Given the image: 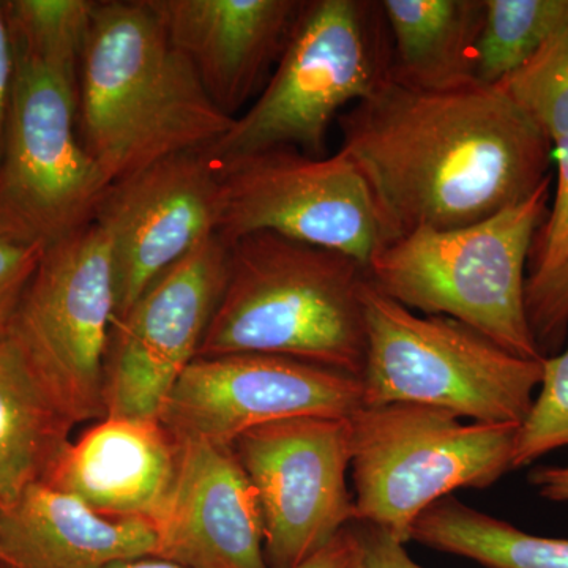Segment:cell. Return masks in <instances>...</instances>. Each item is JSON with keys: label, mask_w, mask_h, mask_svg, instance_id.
Returning <instances> with one entry per match:
<instances>
[{"label": "cell", "mask_w": 568, "mask_h": 568, "mask_svg": "<svg viewBox=\"0 0 568 568\" xmlns=\"http://www.w3.org/2000/svg\"><path fill=\"white\" fill-rule=\"evenodd\" d=\"M336 123L392 241L487 220L551 175L547 134L500 85L416 89L390 77Z\"/></svg>", "instance_id": "obj_1"}, {"label": "cell", "mask_w": 568, "mask_h": 568, "mask_svg": "<svg viewBox=\"0 0 568 568\" xmlns=\"http://www.w3.org/2000/svg\"><path fill=\"white\" fill-rule=\"evenodd\" d=\"M233 122L148 0L95 3L78 84V133L108 182L209 148Z\"/></svg>", "instance_id": "obj_2"}, {"label": "cell", "mask_w": 568, "mask_h": 568, "mask_svg": "<svg viewBox=\"0 0 568 568\" xmlns=\"http://www.w3.org/2000/svg\"><path fill=\"white\" fill-rule=\"evenodd\" d=\"M227 248L226 283L197 357L280 355L362 377L365 264L268 231Z\"/></svg>", "instance_id": "obj_3"}, {"label": "cell", "mask_w": 568, "mask_h": 568, "mask_svg": "<svg viewBox=\"0 0 568 568\" xmlns=\"http://www.w3.org/2000/svg\"><path fill=\"white\" fill-rule=\"evenodd\" d=\"M551 179L481 222L418 227L388 242L368 263L369 282L413 312L452 317L508 353L544 361L526 315V267L548 215Z\"/></svg>", "instance_id": "obj_4"}, {"label": "cell", "mask_w": 568, "mask_h": 568, "mask_svg": "<svg viewBox=\"0 0 568 568\" xmlns=\"http://www.w3.org/2000/svg\"><path fill=\"white\" fill-rule=\"evenodd\" d=\"M392 58L381 2L305 0L263 91L205 151L219 166L280 148L324 156L332 123L390 80Z\"/></svg>", "instance_id": "obj_5"}, {"label": "cell", "mask_w": 568, "mask_h": 568, "mask_svg": "<svg viewBox=\"0 0 568 568\" xmlns=\"http://www.w3.org/2000/svg\"><path fill=\"white\" fill-rule=\"evenodd\" d=\"M364 308V406L410 403L478 424L525 422L544 361L508 353L452 317L417 315L369 280Z\"/></svg>", "instance_id": "obj_6"}, {"label": "cell", "mask_w": 568, "mask_h": 568, "mask_svg": "<svg viewBox=\"0 0 568 568\" xmlns=\"http://www.w3.org/2000/svg\"><path fill=\"white\" fill-rule=\"evenodd\" d=\"M355 523L403 541L426 508L458 489H487L511 469L518 425L465 424L437 407L390 403L349 417Z\"/></svg>", "instance_id": "obj_7"}, {"label": "cell", "mask_w": 568, "mask_h": 568, "mask_svg": "<svg viewBox=\"0 0 568 568\" xmlns=\"http://www.w3.org/2000/svg\"><path fill=\"white\" fill-rule=\"evenodd\" d=\"M114 320V263L103 231L91 223L47 246L9 336L71 428L106 416L104 358Z\"/></svg>", "instance_id": "obj_8"}, {"label": "cell", "mask_w": 568, "mask_h": 568, "mask_svg": "<svg viewBox=\"0 0 568 568\" xmlns=\"http://www.w3.org/2000/svg\"><path fill=\"white\" fill-rule=\"evenodd\" d=\"M0 156V231L50 246L93 222L111 185L78 133L80 77L13 50Z\"/></svg>", "instance_id": "obj_9"}, {"label": "cell", "mask_w": 568, "mask_h": 568, "mask_svg": "<svg viewBox=\"0 0 568 568\" xmlns=\"http://www.w3.org/2000/svg\"><path fill=\"white\" fill-rule=\"evenodd\" d=\"M222 216L226 244L268 231L369 261L392 242L364 175L345 152L312 156L271 149L223 164Z\"/></svg>", "instance_id": "obj_10"}, {"label": "cell", "mask_w": 568, "mask_h": 568, "mask_svg": "<svg viewBox=\"0 0 568 568\" xmlns=\"http://www.w3.org/2000/svg\"><path fill=\"white\" fill-rule=\"evenodd\" d=\"M349 417H297L233 444L260 499L268 568H297L355 523Z\"/></svg>", "instance_id": "obj_11"}, {"label": "cell", "mask_w": 568, "mask_h": 568, "mask_svg": "<svg viewBox=\"0 0 568 568\" xmlns=\"http://www.w3.org/2000/svg\"><path fill=\"white\" fill-rule=\"evenodd\" d=\"M364 406L361 377L267 354L197 357L159 418L178 440L233 446L250 429L297 417H351Z\"/></svg>", "instance_id": "obj_12"}, {"label": "cell", "mask_w": 568, "mask_h": 568, "mask_svg": "<svg viewBox=\"0 0 568 568\" xmlns=\"http://www.w3.org/2000/svg\"><path fill=\"white\" fill-rule=\"evenodd\" d=\"M227 256L226 242L213 235L114 321L104 358L106 416L159 417L200 353L226 283Z\"/></svg>", "instance_id": "obj_13"}, {"label": "cell", "mask_w": 568, "mask_h": 568, "mask_svg": "<svg viewBox=\"0 0 568 568\" xmlns=\"http://www.w3.org/2000/svg\"><path fill=\"white\" fill-rule=\"evenodd\" d=\"M222 175L205 149L175 153L112 182L93 222L115 274V320L186 254L219 231Z\"/></svg>", "instance_id": "obj_14"}, {"label": "cell", "mask_w": 568, "mask_h": 568, "mask_svg": "<svg viewBox=\"0 0 568 568\" xmlns=\"http://www.w3.org/2000/svg\"><path fill=\"white\" fill-rule=\"evenodd\" d=\"M152 525L155 558L183 568H268L260 499L233 446L179 440L173 489Z\"/></svg>", "instance_id": "obj_15"}, {"label": "cell", "mask_w": 568, "mask_h": 568, "mask_svg": "<svg viewBox=\"0 0 568 568\" xmlns=\"http://www.w3.org/2000/svg\"><path fill=\"white\" fill-rule=\"evenodd\" d=\"M213 103L237 118L263 91L291 39L302 0H148Z\"/></svg>", "instance_id": "obj_16"}, {"label": "cell", "mask_w": 568, "mask_h": 568, "mask_svg": "<svg viewBox=\"0 0 568 568\" xmlns=\"http://www.w3.org/2000/svg\"><path fill=\"white\" fill-rule=\"evenodd\" d=\"M179 466V440L159 417L100 418L67 444L44 484L110 518L153 521Z\"/></svg>", "instance_id": "obj_17"}, {"label": "cell", "mask_w": 568, "mask_h": 568, "mask_svg": "<svg viewBox=\"0 0 568 568\" xmlns=\"http://www.w3.org/2000/svg\"><path fill=\"white\" fill-rule=\"evenodd\" d=\"M155 551L148 519L104 517L44 481L0 508V567L106 568Z\"/></svg>", "instance_id": "obj_18"}, {"label": "cell", "mask_w": 568, "mask_h": 568, "mask_svg": "<svg viewBox=\"0 0 568 568\" xmlns=\"http://www.w3.org/2000/svg\"><path fill=\"white\" fill-rule=\"evenodd\" d=\"M392 37V80L416 89L476 81L485 0H381Z\"/></svg>", "instance_id": "obj_19"}, {"label": "cell", "mask_w": 568, "mask_h": 568, "mask_svg": "<svg viewBox=\"0 0 568 568\" xmlns=\"http://www.w3.org/2000/svg\"><path fill=\"white\" fill-rule=\"evenodd\" d=\"M70 429L41 392L10 336L0 339V508L44 480L70 443Z\"/></svg>", "instance_id": "obj_20"}, {"label": "cell", "mask_w": 568, "mask_h": 568, "mask_svg": "<svg viewBox=\"0 0 568 568\" xmlns=\"http://www.w3.org/2000/svg\"><path fill=\"white\" fill-rule=\"evenodd\" d=\"M410 540L485 568H568V538L534 536L452 496L426 508Z\"/></svg>", "instance_id": "obj_21"}, {"label": "cell", "mask_w": 568, "mask_h": 568, "mask_svg": "<svg viewBox=\"0 0 568 568\" xmlns=\"http://www.w3.org/2000/svg\"><path fill=\"white\" fill-rule=\"evenodd\" d=\"M568 28V0H485L474 78L497 85Z\"/></svg>", "instance_id": "obj_22"}, {"label": "cell", "mask_w": 568, "mask_h": 568, "mask_svg": "<svg viewBox=\"0 0 568 568\" xmlns=\"http://www.w3.org/2000/svg\"><path fill=\"white\" fill-rule=\"evenodd\" d=\"M497 85L547 134L558 163L551 219L560 230L568 231V28Z\"/></svg>", "instance_id": "obj_23"}, {"label": "cell", "mask_w": 568, "mask_h": 568, "mask_svg": "<svg viewBox=\"0 0 568 568\" xmlns=\"http://www.w3.org/2000/svg\"><path fill=\"white\" fill-rule=\"evenodd\" d=\"M95 3L92 0L2 2L13 50L80 77Z\"/></svg>", "instance_id": "obj_24"}, {"label": "cell", "mask_w": 568, "mask_h": 568, "mask_svg": "<svg viewBox=\"0 0 568 568\" xmlns=\"http://www.w3.org/2000/svg\"><path fill=\"white\" fill-rule=\"evenodd\" d=\"M568 447V346L541 362L538 394L515 440L511 469Z\"/></svg>", "instance_id": "obj_25"}, {"label": "cell", "mask_w": 568, "mask_h": 568, "mask_svg": "<svg viewBox=\"0 0 568 568\" xmlns=\"http://www.w3.org/2000/svg\"><path fill=\"white\" fill-rule=\"evenodd\" d=\"M526 315L541 355L558 354L568 335V261L547 275L526 278Z\"/></svg>", "instance_id": "obj_26"}, {"label": "cell", "mask_w": 568, "mask_h": 568, "mask_svg": "<svg viewBox=\"0 0 568 568\" xmlns=\"http://www.w3.org/2000/svg\"><path fill=\"white\" fill-rule=\"evenodd\" d=\"M43 252L44 246L0 231V339L9 335L11 321Z\"/></svg>", "instance_id": "obj_27"}, {"label": "cell", "mask_w": 568, "mask_h": 568, "mask_svg": "<svg viewBox=\"0 0 568 568\" xmlns=\"http://www.w3.org/2000/svg\"><path fill=\"white\" fill-rule=\"evenodd\" d=\"M358 538V559L355 568H424L410 558L406 541L386 529L354 523Z\"/></svg>", "instance_id": "obj_28"}, {"label": "cell", "mask_w": 568, "mask_h": 568, "mask_svg": "<svg viewBox=\"0 0 568 568\" xmlns=\"http://www.w3.org/2000/svg\"><path fill=\"white\" fill-rule=\"evenodd\" d=\"M358 559V538L354 523L343 529L315 556L306 559L297 568H355Z\"/></svg>", "instance_id": "obj_29"}, {"label": "cell", "mask_w": 568, "mask_h": 568, "mask_svg": "<svg viewBox=\"0 0 568 568\" xmlns=\"http://www.w3.org/2000/svg\"><path fill=\"white\" fill-rule=\"evenodd\" d=\"M14 54L9 26L0 2V156H2L3 136H6L7 114H9L11 84H13Z\"/></svg>", "instance_id": "obj_30"}, {"label": "cell", "mask_w": 568, "mask_h": 568, "mask_svg": "<svg viewBox=\"0 0 568 568\" xmlns=\"http://www.w3.org/2000/svg\"><path fill=\"white\" fill-rule=\"evenodd\" d=\"M537 495L551 503H568V462L558 466H537L529 473Z\"/></svg>", "instance_id": "obj_31"}, {"label": "cell", "mask_w": 568, "mask_h": 568, "mask_svg": "<svg viewBox=\"0 0 568 568\" xmlns=\"http://www.w3.org/2000/svg\"><path fill=\"white\" fill-rule=\"evenodd\" d=\"M106 568H183V567L178 566V564L170 562V560L155 558V556H148V558L121 560V562L112 564V566L106 567Z\"/></svg>", "instance_id": "obj_32"}, {"label": "cell", "mask_w": 568, "mask_h": 568, "mask_svg": "<svg viewBox=\"0 0 568 568\" xmlns=\"http://www.w3.org/2000/svg\"><path fill=\"white\" fill-rule=\"evenodd\" d=\"M0 568H6V567H0Z\"/></svg>", "instance_id": "obj_33"}]
</instances>
